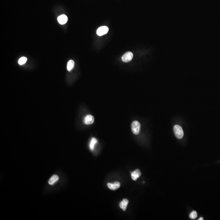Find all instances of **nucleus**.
<instances>
[{"mask_svg": "<svg viewBox=\"0 0 220 220\" xmlns=\"http://www.w3.org/2000/svg\"><path fill=\"white\" fill-rule=\"evenodd\" d=\"M141 125L140 123L137 121H134L131 124V129L132 132L135 135H137L140 132Z\"/></svg>", "mask_w": 220, "mask_h": 220, "instance_id": "2", "label": "nucleus"}, {"mask_svg": "<svg viewBox=\"0 0 220 220\" xmlns=\"http://www.w3.org/2000/svg\"><path fill=\"white\" fill-rule=\"evenodd\" d=\"M97 142V140L95 138H93L91 140L90 144V148L91 150H93L94 148L95 144Z\"/></svg>", "mask_w": 220, "mask_h": 220, "instance_id": "12", "label": "nucleus"}, {"mask_svg": "<svg viewBox=\"0 0 220 220\" xmlns=\"http://www.w3.org/2000/svg\"><path fill=\"white\" fill-rule=\"evenodd\" d=\"M75 62L73 60H70L67 63V69L69 71H71L74 67Z\"/></svg>", "mask_w": 220, "mask_h": 220, "instance_id": "11", "label": "nucleus"}, {"mask_svg": "<svg viewBox=\"0 0 220 220\" xmlns=\"http://www.w3.org/2000/svg\"><path fill=\"white\" fill-rule=\"evenodd\" d=\"M58 23L61 25H64L68 21V18L66 15L64 14L60 15L58 18Z\"/></svg>", "mask_w": 220, "mask_h": 220, "instance_id": "6", "label": "nucleus"}, {"mask_svg": "<svg viewBox=\"0 0 220 220\" xmlns=\"http://www.w3.org/2000/svg\"><path fill=\"white\" fill-rule=\"evenodd\" d=\"M27 60V59L25 57H22L19 59L18 61V63L20 65H23V64H25V63L26 62Z\"/></svg>", "mask_w": 220, "mask_h": 220, "instance_id": "13", "label": "nucleus"}, {"mask_svg": "<svg viewBox=\"0 0 220 220\" xmlns=\"http://www.w3.org/2000/svg\"><path fill=\"white\" fill-rule=\"evenodd\" d=\"M128 203V200L126 198L123 199L122 201L121 202L120 204V206L121 209H122L123 211H125L126 209V207L127 206Z\"/></svg>", "mask_w": 220, "mask_h": 220, "instance_id": "9", "label": "nucleus"}, {"mask_svg": "<svg viewBox=\"0 0 220 220\" xmlns=\"http://www.w3.org/2000/svg\"><path fill=\"white\" fill-rule=\"evenodd\" d=\"M141 175V173L139 169H137L131 173L132 179L134 181H136L137 179L140 177Z\"/></svg>", "mask_w": 220, "mask_h": 220, "instance_id": "8", "label": "nucleus"}, {"mask_svg": "<svg viewBox=\"0 0 220 220\" xmlns=\"http://www.w3.org/2000/svg\"><path fill=\"white\" fill-rule=\"evenodd\" d=\"M109 31V28L107 26H102L99 27L97 31V34L99 36L106 34Z\"/></svg>", "mask_w": 220, "mask_h": 220, "instance_id": "4", "label": "nucleus"}, {"mask_svg": "<svg viewBox=\"0 0 220 220\" xmlns=\"http://www.w3.org/2000/svg\"><path fill=\"white\" fill-rule=\"evenodd\" d=\"M133 57V53L131 52L128 51L123 54L121 57V60L123 62H128L131 61Z\"/></svg>", "mask_w": 220, "mask_h": 220, "instance_id": "3", "label": "nucleus"}, {"mask_svg": "<svg viewBox=\"0 0 220 220\" xmlns=\"http://www.w3.org/2000/svg\"><path fill=\"white\" fill-rule=\"evenodd\" d=\"M107 186L110 189H111L112 190H115L120 188V183L116 182H114L113 184L111 183H108L107 184Z\"/></svg>", "mask_w": 220, "mask_h": 220, "instance_id": "7", "label": "nucleus"}, {"mask_svg": "<svg viewBox=\"0 0 220 220\" xmlns=\"http://www.w3.org/2000/svg\"><path fill=\"white\" fill-rule=\"evenodd\" d=\"M174 132L175 136L177 138L181 139L184 136V132L181 126L176 125L174 127Z\"/></svg>", "mask_w": 220, "mask_h": 220, "instance_id": "1", "label": "nucleus"}, {"mask_svg": "<svg viewBox=\"0 0 220 220\" xmlns=\"http://www.w3.org/2000/svg\"><path fill=\"white\" fill-rule=\"evenodd\" d=\"M94 121V118L91 115H87L84 119V122L85 125H89L92 124Z\"/></svg>", "mask_w": 220, "mask_h": 220, "instance_id": "5", "label": "nucleus"}, {"mask_svg": "<svg viewBox=\"0 0 220 220\" xmlns=\"http://www.w3.org/2000/svg\"><path fill=\"white\" fill-rule=\"evenodd\" d=\"M203 220V218H202V217H201V218H200L199 219H198V220Z\"/></svg>", "mask_w": 220, "mask_h": 220, "instance_id": "15", "label": "nucleus"}, {"mask_svg": "<svg viewBox=\"0 0 220 220\" xmlns=\"http://www.w3.org/2000/svg\"><path fill=\"white\" fill-rule=\"evenodd\" d=\"M59 179V177L57 175H54L52 176L49 181V184L51 185H53Z\"/></svg>", "mask_w": 220, "mask_h": 220, "instance_id": "10", "label": "nucleus"}, {"mask_svg": "<svg viewBox=\"0 0 220 220\" xmlns=\"http://www.w3.org/2000/svg\"><path fill=\"white\" fill-rule=\"evenodd\" d=\"M197 217V213L196 211H193L189 214V218L191 219H195Z\"/></svg>", "mask_w": 220, "mask_h": 220, "instance_id": "14", "label": "nucleus"}]
</instances>
